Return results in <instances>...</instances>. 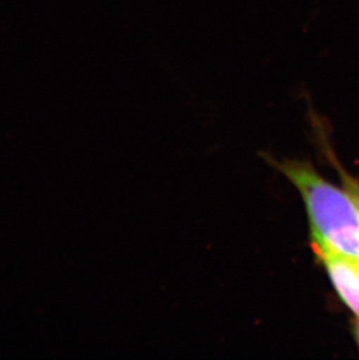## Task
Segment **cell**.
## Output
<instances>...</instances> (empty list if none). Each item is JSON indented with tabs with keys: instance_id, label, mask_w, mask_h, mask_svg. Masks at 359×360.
Here are the masks:
<instances>
[{
	"instance_id": "cell-1",
	"label": "cell",
	"mask_w": 359,
	"mask_h": 360,
	"mask_svg": "<svg viewBox=\"0 0 359 360\" xmlns=\"http://www.w3.org/2000/svg\"><path fill=\"white\" fill-rule=\"evenodd\" d=\"M273 163L301 195L313 243L359 259V205L353 193L330 184L303 161Z\"/></svg>"
},
{
	"instance_id": "cell-2",
	"label": "cell",
	"mask_w": 359,
	"mask_h": 360,
	"mask_svg": "<svg viewBox=\"0 0 359 360\" xmlns=\"http://www.w3.org/2000/svg\"><path fill=\"white\" fill-rule=\"evenodd\" d=\"M312 245L339 297L359 319V259L319 243L312 241Z\"/></svg>"
},
{
	"instance_id": "cell-3",
	"label": "cell",
	"mask_w": 359,
	"mask_h": 360,
	"mask_svg": "<svg viewBox=\"0 0 359 360\" xmlns=\"http://www.w3.org/2000/svg\"><path fill=\"white\" fill-rule=\"evenodd\" d=\"M351 193H353V191H351ZM353 196H355V198H356L357 203H358V205H359V194H358V191H353Z\"/></svg>"
},
{
	"instance_id": "cell-4",
	"label": "cell",
	"mask_w": 359,
	"mask_h": 360,
	"mask_svg": "<svg viewBox=\"0 0 359 360\" xmlns=\"http://www.w3.org/2000/svg\"><path fill=\"white\" fill-rule=\"evenodd\" d=\"M357 336H358V343H359V324H358V329H357Z\"/></svg>"
}]
</instances>
